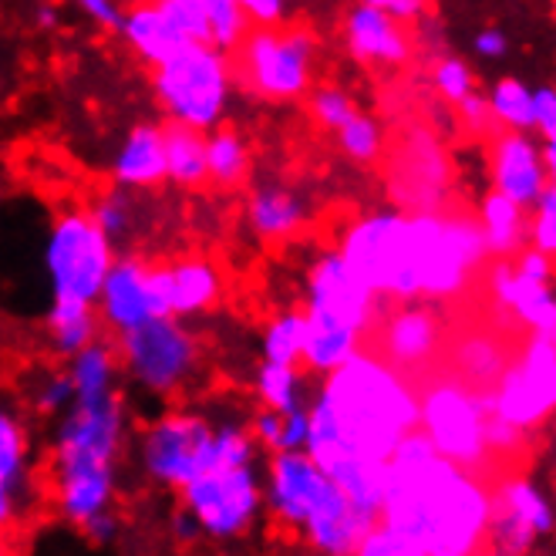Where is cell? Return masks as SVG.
<instances>
[{
    "label": "cell",
    "mask_w": 556,
    "mask_h": 556,
    "mask_svg": "<svg viewBox=\"0 0 556 556\" xmlns=\"http://www.w3.org/2000/svg\"><path fill=\"white\" fill-rule=\"evenodd\" d=\"M412 429H418V381L362 348L307 399L304 452L348 500L378 513L384 463Z\"/></svg>",
    "instance_id": "1"
},
{
    "label": "cell",
    "mask_w": 556,
    "mask_h": 556,
    "mask_svg": "<svg viewBox=\"0 0 556 556\" xmlns=\"http://www.w3.org/2000/svg\"><path fill=\"white\" fill-rule=\"evenodd\" d=\"M489 509V479L442 459L418 429L391 448L378 519L412 536L425 556H482Z\"/></svg>",
    "instance_id": "2"
},
{
    "label": "cell",
    "mask_w": 556,
    "mask_h": 556,
    "mask_svg": "<svg viewBox=\"0 0 556 556\" xmlns=\"http://www.w3.org/2000/svg\"><path fill=\"white\" fill-rule=\"evenodd\" d=\"M132 421L118 391L75 399L58 415L51 435V506L58 519L81 530L88 519L118 506L122 463Z\"/></svg>",
    "instance_id": "3"
},
{
    "label": "cell",
    "mask_w": 556,
    "mask_h": 556,
    "mask_svg": "<svg viewBox=\"0 0 556 556\" xmlns=\"http://www.w3.org/2000/svg\"><path fill=\"white\" fill-rule=\"evenodd\" d=\"M408 256L418 277L421 301H455L469 290L472 277L485 267L489 250L482 226L463 210L412 213L408 223Z\"/></svg>",
    "instance_id": "4"
},
{
    "label": "cell",
    "mask_w": 556,
    "mask_h": 556,
    "mask_svg": "<svg viewBox=\"0 0 556 556\" xmlns=\"http://www.w3.org/2000/svg\"><path fill=\"white\" fill-rule=\"evenodd\" d=\"M489 391L466 384L445 371L418 378V432L432 442L442 459L489 476L496 469L485 445Z\"/></svg>",
    "instance_id": "5"
},
{
    "label": "cell",
    "mask_w": 556,
    "mask_h": 556,
    "mask_svg": "<svg viewBox=\"0 0 556 556\" xmlns=\"http://www.w3.org/2000/svg\"><path fill=\"white\" fill-rule=\"evenodd\" d=\"M179 506L213 543H240L264 522V469L256 463H210L179 489Z\"/></svg>",
    "instance_id": "6"
},
{
    "label": "cell",
    "mask_w": 556,
    "mask_h": 556,
    "mask_svg": "<svg viewBox=\"0 0 556 556\" xmlns=\"http://www.w3.org/2000/svg\"><path fill=\"white\" fill-rule=\"evenodd\" d=\"M408 216L405 213H368L341 233L338 253L344 267L365 283L378 301L412 304L421 301L418 277L408 256Z\"/></svg>",
    "instance_id": "7"
},
{
    "label": "cell",
    "mask_w": 556,
    "mask_h": 556,
    "mask_svg": "<svg viewBox=\"0 0 556 556\" xmlns=\"http://www.w3.org/2000/svg\"><path fill=\"white\" fill-rule=\"evenodd\" d=\"M155 98L173 122L210 132L226 115L233 88L230 54L213 45H186L155 68Z\"/></svg>",
    "instance_id": "8"
},
{
    "label": "cell",
    "mask_w": 556,
    "mask_h": 556,
    "mask_svg": "<svg viewBox=\"0 0 556 556\" xmlns=\"http://www.w3.org/2000/svg\"><path fill=\"white\" fill-rule=\"evenodd\" d=\"M118 368L152 399H176L200 371L203 348L179 317H149L132 331H122Z\"/></svg>",
    "instance_id": "9"
},
{
    "label": "cell",
    "mask_w": 556,
    "mask_h": 556,
    "mask_svg": "<svg viewBox=\"0 0 556 556\" xmlns=\"http://www.w3.org/2000/svg\"><path fill=\"white\" fill-rule=\"evenodd\" d=\"M216 421L195 408H169L146 421L136 435V463L149 485L179 489L210 466Z\"/></svg>",
    "instance_id": "10"
},
{
    "label": "cell",
    "mask_w": 556,
    "mask_h": 556,
    "mask_svg": "<svg viewBox=\"0 0 556 556\" xmlns=\"http://www.w3.org/2000/svg\"><path fill=\"white\" fill-rule=\"evenodd\" d=\"M314 38L307 30H280L253 24L230 51V68L240 81L270 102H293L311 88L314 75Z\"/></svg>",
    "instance_id": "11"
},
{
    "label": "cell",
    "mask_w": 556,
    "mask_h": 556,
    "mask_svg": "<svg viewBox=\"0 0 556 556\" xmlns=\"http://www.w3.org/2000/svg\"><path fill=\"white\" fill-rule=\"evenodd\" d=\"M556 408V334H536L522 341L509 365L489 388V415L509 421L522 435L546 429Z\"/></svg>",
    "instance_id": "12"
},
{
    "label": "cell",
    "mask_w": 556,
    "mask_h": 556,
    "mask_svg": "<svg viewBox=\"0 0 556 556\" xmlns=\"http://www.w3.org/2000/svg\"><path fill=\"white\" fill-rule=\"evenodd\" d=\"M112 264L115 243L98 230L88 210H72L54 219L45 243V267L54 298L94 304Z\"/></svg>",
    "instance_id": "13"
},
{
    "label": "cell",
    "mask_w": 556,
    "mask_h": 556,
    "mask_svg": "<svg viewBox=\"0 0 556 556\" xmlns=\"http://www.w3.org/2000/svg\"><path fill=\"white\" fill-rule=\"evenodd\" d=\"M556 513L546 489L527 472H503L493 485V509L482 556H536L553 536Z\"/></svg>",
    "instance_id": "14"
},
{
    "label": "cell",
    "mask_w": 556,
    "mask_h": 556,
    "mask_svg": "<svg viewBox=\"0 0 556 556\" xmlns=\"http://www.w3.org/2000/svg\"><path fill=\"white\" fill-rule=\"evenodd\" d=\"M98 320L115 334L132 331L149 317H173L169 304V267H149L136 256H115L105 283L94 301Z\"/></svg>",
    "instance_id": "15"
},
{
    "label": "cell",
    "mask_w": 556,
    "mask_h": 556,
    "mask_svg": "<svg viewBox=\"0 0 556 556\" xmlns=\"http://www.w3.org/2000/svg\"><path fill=\"white\" fill-rule=\"evenodd\" d=\"M260 469H264V509L270 522L283 533H298L311 509L331 489V479L304 448L270 452Z\"/></svg>",
    "instance_id": "16"
},
{
    "label": "cell",
    "mask_w": 556,
    "mask_h": 556,
    "mask_svg": "<svg viewBox=\"0 0 556 556\" xmlns=\"http://www.w3.org/2000/svg\"><path fill=\"white\" fill-rule=\"evenodd\" d=\"M375 351L408 378H425L445 351V324L439 311L418 301L391 311L375 331Z\"/></svg>",
    "instance_id": "17"
},
{
    "label": "cell",
    "mask_w": 556,
    "mask_h": 556,
    "mask_svg": "<svg viewBox=\"0 0 556 556\" xmlns=\"http://www.w3.org/2000/svg\"><path fill=\"white\" fill-rule=\"evenodd\" d=\"M391 192L412 213H432L448 192V159L439 139L425 128H412L395 146Z\"/></svg>",
    "instance_id": "18"
},
{
    "label": "cell",
    "mask_w": 556,
    "mask_h": 556,
    "mask_svg": "<svg viewBox=\"0 0 556 556\" xmlns=\"http://www.w3.org/2000/svg\"><path fill=\"white\" fill-rule=\"evenodd\" d=\"M304 311L344 320L362 334H371L378 317V298L365 283H357V277L344 267L338 250H324L311 260Z\"/></svg>",
    "instance_id": "19"
},
{
    "label": "cell",
    "mask_w": 556,
    "mask_h": 556,
    "mask_svg": "<svg viewBox=\"0 0 556 556\" xmlns=\"http://www.w3.org/2000/svg\"><path fill=\"white\" fill-rule=\"evenodd\" d=\"M375 522H378V513L357 506L331 482V489H327L324 500L311 509V516L301 522V530L293 536H298L314 556H351L354 546L362 543V536Z\"/></svg>",
    "instance_id": "20"
},
{
    "label": "cell",
    "mask_w": 556,
    "mask_h": 556,
    "mask_svg": "<svg viewBox=\"0 0 556 556\" xmlns=\"http://www.w3.org/2000/svg\"><path fill=\"white\" fill-rule=\"evenodd\" d=\"M489 173H493V189L522 210H530L543 186L553 182V173L540 159V146L527 132H513V128H503L500 136H493Z\"/></svg>",
    "instance_id": "21"
},
{
    "label": "cell",
    "mask_w": 556,
    "mask_h": 556,
    "mask_svg": "<svg viewBox=\"0 0 556 556\" xmlns=\"http://www.w3.org/2000/svg\"><path fill=\"white\" fill-rule=\"evenodd\" d=\"M344 45L357 61L381 64V68H399L412 58V45L402 24L362 4V0L344 17Z\"/></svg>",
    "instance_id": "22"
},
{
    "label": "cell",
    "mask_w": 556,
    "mask_h": 556,
    "mask_svg": "<svg viewBox=\"0 0 556 556\" xmlns=\"http://www.w3.org/2000/svg\"><path fill=\"white\" fill-rule=\"evenodd\" d=\"M442 354H445V368L455 378H463L466 384L482 388V391H489L496 384V378L503 375V368L513 357L509 344L493 331H466V334L455 338Z\"/></svg>",
    "instance_id": "23"
},
{
    "label": "cell",
    "mask_w": 556,
    "mask_h": 556,
    "mask_svg": "<svg viewBox=\"0 0 556 556\" xmlns=\"http://www.w3.org/2000/svg\"><path fill=\"white\" fill-rule=\"evenodd\" d=\"M304 348H301V368L324 378L331 375L334 368H341L351 354H357L365 348V338L357 327L334 320V317H324V314H307L304 311Z\"/></svg>",
    "instance_id": "24"
},
{
    "label": "cell",
    "mask_w": 556,
    "mask_h": 556,
    "mask_svg": "<svg viewBox=\"0 0 556 556\" xmlns=\"http://www.w3.org/2000/svg\"><path fill=\"white\" fill-rule=\"evenodd\" d=\"M112 176L122 189H155L166 179L162 125H136L112 159Z\"/></svg>",
    "instance_id": "25"
},
{
    "label": "cell",
    "mask_w": 556,
    "mask_h": 556,
    "mask_svg": "<svg viewBox=\"0 0 556 556\" xmlns=\"http://www.w3.org/2000/svg\"><path fill=\"white\" fill-rule=\"evenodd\" d=\"M247 219L253 226V233L260 240L283 243L290 237H298L307 223V206L298 192H290L283 186H264L250 195L247 203Z\"/></svg>",
    "instance_id": "26"
},
{
    "label": "cell",
    "mask_w": 556,
    "mask_h": 556,
    "mask_svg": "<svg viewBox=\"0 0 556 556\" xmlns=\"http://www.w3.org/2000/svg\"><path fill=\"white\" fill-rule=\"evenodd\" d=\"M219 293H223V277L210 260L186 256L169 267L173 317L186 320V317H200V314L213 311L219 304Z\"/></svg>",
    "instance_id": "27"
},
{
    "label": "cell",
    "mask_w": 556,
    "mask_h": 556,
    "mask_svg": "<svg viewBox=\"0 0 556 556\" xmlns=\"http://www.w3.org/2000/svg\"><path fill=\"white\" fill-rule=\"evenodd\" d=\"M118 35L149 64V68H159L162 61H169L173 54H179L189 45L179 30L162 17V11L155 4H139L136 11L122 14Z\"/></svg>",
    "instance_id": "28"
},
{
    "label": "cell",
    "mask_w": 556,
    "mask_h": 556,
    "mask_svg": "<svg viewBox=\"0 0 556 556\" xmlns=\"http://www.w3.org/2000/svg\"><path fill=\"white\" fill-rule=\"evenodd\" d=\"M476 219L482 226L489 260H509L527 247V210L506 200L503 192H485Z\"/></svg>",
    "instance_id": "29"
},
{
    "label": "cell",
    "mask_w": 556,
    "mask_h": 556,
    "mask_svg": "<svg viewBox=\"0 0 556 556\" xmlns=\"http://www.w3.org/2000/svg\"><path fill=\"white\" fill-rule=\"evenodd\" d=\"M162 149H166V179L179 189L206 186V132L182 122L162 125Z\"/></svg>",
    "instance_id": "30"
},
{
    "label": "cell",
    "mask_w": 556,
    "mask_h": 556,
    "mask_svg": "<svg viewBox=\"0 0 556 556\" xmlns=\"http://www.w3.org/2000/svg\"><path fill=\"white\" fill-rule=\"evenodd\" d=\"M98 331H102V320H98L94 304L75 301V298H54L51 301L48 334H51V344L61 357H72L85 344L98 341Z\"/></svg>",
    "instance_id": "31"
},
{
    "label": "cell",
    "mask_w": 556,
    "mask_h": 556,
    "mask_svg": "<svg viewBox=\"0 0 556 556\" xmlns=\"http://www.w3.org/2000/svg\"><path fill=\"white\" fill-rule=\"evenodd\" d=\"M68 378L75 384V399H98L118 391V354L105 341H91L68 357Z\"/></svg>",
    "instance_id": "32"
},
{
    "label": "cell",
    "mask_w": 556,
    "mask_h": 556,
    "mask_svg": "<svg viewBox=\"0 0 556 556\" xmlns=\"http://www.w3.org/2000/svg\"><path fill=\"white\" fill-rule=\"evenodd\" d=\"M250 176V149L237 128H210L206 136V182L237 189Z\"/></svg>",
    "instance_id": "33"
},
{
    "label": "cell",
    "mask_w": 556,
    "mask_h": 556,
    "mask_svg": "<svg viewBox=\"0 0 556 556\" xmlns=\"http://www.w3.org/2000/svg\"><path fill=\"white\" fill-rule=\"evenodd\" d=\"M0 476L24 489L35 485V445H30V432L24 418L4 402H0Z\"/></svg>",
    "instance_id": "34"
},
{
    "label": "cell",
    "mask_w": 556,
    "mask_h": 556,
    "mask_svg": "<svg viewBox=\"0 0 556 556\" xmlns=\"http://www.w3.org/2000/svg\"><path fill=\"white\" fill-rule=\"evenodd\" d=\"M247 432L253 435L260 452H293L304 448L307 442V405L293 412H274V408H256Z\"/></svg>",
    "instance_id": "35"
},
{
    "label": "cell",
    "mask_w": 556,
    "mask_h": 556,
    "mask_svg": "<svg viewBox=\"0 0 556 556\" xmlns=\"http://www.w3.org/2000/svg\"><path fill=\"white\" fill-rule=\"evenodd\" d=\"M253 391L260 408H274V412H293L307 405V378L301 365H270L260 362Z\"/></svg>",
    "instance_id": "36"
},
{
    "label": "cell",
    "mask_w": 556,
    "mask_h": 556,
    "mask_svg": "<svg viewBox=\"0 0 556 556\" xmlns=\"http://www.w3.org/2000/svg\"><path fill=\"white\" fill-rule=\"evenodd\" d=\"M304 311L290 307L270 317L264 327V338H260V362L270 365H301V348H304Z\"/></svg>",
    "instance_id": "37"
},
{
    "label": "cell",
    "mask_w": 556,
    "mask_h": 556,
    "mask_svg": "<svg viewBox=\"0 0 556 556\" xmlns=\"http://www.w3.org/2000/svg\"><path fill=\"white\" fill-rule=\"evenodd\" d=\"M509 317H516L522 327H527V331L556 334V298H553V287L516 277V290H513V301H509Z\"/></svg>",
    "instance_id": "38"
},
{
    "label": "cell",
    "mask_w": 556,
    "mask_h": 556,
    "mask_svg": "<svg viewBox=\"0 0 556 556\" xmlns=\"http://www.w3.org/2000/svg\"><path fill=\"white\" fill-rule=\"evenodd\" d=\"M485 105L493 122L503 128H513V132H530L533 128V88H527L519 78L496 81Z\"/></svg>",
    "instance_id": "39"
},
{
    "label": "cell",
    "mask_w": 556,
    "mask_h": 556,
    "mask_svg": "<svg viewBox=\"0 0 556 556\" xmlns=\"http://www.w3.org/2000/svg\"><path fill=\"white\" fill-rule=\"evenodd\" d=\"M334 136H338L341 155L357 162V166H375L384 152V128L378 118H371L365 112H354Z\"/></svg>",
    "instance_id": "40"
},
{
    "label": "cell",
    "mask_w": 556,
    "mask_h": 556,
    "mask_svg": "<svg viewBox=\"0 0 556 556\" xmlns=\"http://www.w3.org/2000/svg\"><path fill=\"white\" fill-rule=\"evenodd\" d=\"M203 14H206V27H210V45L223 54H230L240 38L253 27L247 11L240 8V0H200Z\"/></svg>",
    "instance_id": "41"
},
{
    "label": "cell",
    "mask_w": 556,
    "mask_h": 556,
    "mask_svg": "<svg viewBox=\"0 0 556 556\" xmlns=\"http://www.w3.org/2000/svg\"><path fill=\"white\" fill-rule=\"evenodd\" d=\"M88 216L94 219V226L102 230L112 243L122 240L128 230H132V219H136V210H132V200H128V189H109L94 200V206L88 210Z\"/></svg>",
    "instance_id": "42"
},
{
    "label": "cell",
    "mask_w": 556,
    "mask_h": 556,
    "mask_svg": "<svg viewBox=\"0 0 556 556\" xmlns=\"http://www.w3.org/2000/svg\"><path fill=\"white\" fill-rule=\"evenodd\" d=\"M527 243L540 253H556V186H543L527 216Z\"/></svg>",
    "instance_id": "43"
},
{
    "label": "cell",
    "mask_w": 556,
    "mask_h": 556,
    "mask_svg": "<svg viewBox=\"0 0 556 556\" xmlns=\"http://www.w3.org/2000/svg\"><path fill=\"white\" fill-rule=\"evenodd\" d=\"M189 45H210V27L200 0H152Z\"/></svg>",
    "instance_id": "44"
},
{
    "label": "cell",
    "mask_w": 556,
    "mask_h": 556,
    "mask_svg": "<svg viewBox=\"0 0 556 556\" xmlns=\"http://www.w3.org/2000/svg\"><path fill=\"white\" fill-rule=\"evenodd\" d=\"M351 556H425V549L405 536L402 530L395 527H388V522H375V527L362 536V543L354 546Z\"/></svg>",
    "instance_id": "45"
},
{
    "label": "cell",
    "mask_w": 556,
    "mask_h": 556,
    "mask_svg": "<svg viewBox=\"0 0 556 556\" xmlns=\"http://www.w3.org/2000/svg\"><path fill=\"white\" fill-rule=\"evenodd\" d=\"M357 112V102L338 85H324L311 94V115L327 132H338V128Z\"/></svg>",
    "instance_id": "46"
},
{
    "label": "cell",
    "mask_w": 556,
    "mask_h": 556,
    "mask_svg": "<svg viewBox=\"0 0 556 556\" xmlns=\"http://www.w3.org/2000/svg\"><path fill=\"white\" fill-rule=\"evenodd\" d=\"M527 442H530V435H522L519 429H513L509 421H503L496 415L485 418V445H489V455H493L496 469L519 459L522 448H527Z\"/></svg>",
    "instance_id": "47"
},
{
    "label": "cell",
    "mask_w": 556,
    "mask_h": 556,
    "mask_svg": "<svg viewBox=\"0 0 556 556\" xmlns=\"http://www.w3.org/2000/svg\"><path fill=\"white\" fill-rule=\"evenodd\" d=\"M30 402H35V412L45 415V418H58L64 408H68L75 402V384L68 378V371H51L38 381L35 395H30Z\"/></svg>",
    "instance_id": "48"
},
{
    "label": "cell",
    "mask_w": 556,
    "mask_h": 556,
    "mask_svg": "<svg viewBox=\"0 0 556 556\" xmlns=\"http://www.w3.org/2000/svg\"><path fill=\"white\" fill-rule=\"evenodd\" d=\"M435 91L445 98V102H463L469 91H476V75L463 58H442L432 72Z\"/></svg>",
    "instance_id": "49"
},
{
    "label": "cell",
    "mask_w": 556,
    "mask_h": 556,
    "mask_svg": "<svg viewBox=\"0 0 556 556\" xmlns=\"http://www.w3.org/2000/svg\"><path fill=\"white\" fill-rule=\"evenodd\" d=\"M30 506V489L0 476V536H8Z\"/></svg>",
    "instance_id": "50"
},
{
    "label": "cell",
    "mask_w": 556,
    "mask_h": 556,
    "mask_svg": "<svg viewBox=\"0 0 556 556\" xmlns=\"http://www.w3.org/2000/svg\"><path fill=\"white\" fill-rule=\"evenodd\" d=\"M509 264H513L516 277H522V280H533V283H549L553 280V256L549 253H540L530 243L522 247L519 253H513Z\"/></svg>",
    "instance_id": "51"
},
{
    "label": "cell",
    "mask_w": 556,
    "mask_h": 556,
    "mask_svg": "<svg viewBox=\"0 0 556 556\" xmlns=\"http://www.w3.org/2000/svg\"><path fill=\"white\" fill-rule=\"evenodd\" d=\"M530 132H540V139H556V91L553 85H540L533 91V128Z\"/></svg>",
    "instance_id": "52"
},
{
    "label": "cell",
    "mask_w": 556,
    "mask_h": 556,
    "mask_svg": "<svg viewBox=\"0 0 556 556\" xmlns=\"http://www.w3.org/2000/svg\"><path fill=\"white\" fill-rule=\"evenodd\" d=\"M455 109H459V118L463 125L469 128V132L476 136H485V132H493V115H489V105H485V98H479L476 91H469L463 102H455Z\"/></svg>",
    "instance_id": "53"
},
{
    "label": "cell",
    "mask_w": 556,
    "mask_h": 556,
    "mask_svg": "<svg viewBox=\"0 0 556 556\" xmlns=\"http://www.w3.org/2000/svg\"><path fill=\"white\" fill-rule=\"evenodd\" d=\"M118 530H122V519H118V509L112 513H102V516H94L88 519L85 527H81V536L94 546H109L118 540Z\"/></svg>",
    "instance_id": "54"
},
{
    "label": "cell",
    "mask_w": 556,
    "mask_h": 556,
    "mask_svg": "<svg viewBox=\"0 0 556 556\" xmlns=\"http://www.w3.org/2000/svg\"><path fill=\"white\" fill-rule=\"evenodd\" d=\"M362 4L388 14L391 21H399V24H412L425 14V8H429V0H362Z\"/></svg>",
    "instance_id": "55"
},
{
    "label": "cell",
    "mask_w": 556,
    "mask_h": 556,
    "mask_svg": "<svg viewBox=\"0 0 556 556\" xmlns=\"http://www.w3.org/2000/svg\"><path fill=\"white\" fill-rule=\"evenodd\" d=\"M240 8L247 11L250 24L280 27V21L287 14V0H240Z\"/></svg>",
    "instance_id": "56"
},
{
    "label": "cell",
    "mask_w": 556,
    "mask_h": 556,
    "mask_svg": "<svg viewBox=\"0 0 556 556\" xmlns=\"http://www.w3.org/2000/svg\"><path fill=\"white\" fill-rule=\"evenodd\" d=\"M75 8H81V14H88L98 27L118 30L122 27V8L115 0H72Z\"/></svg>",
    "instance_id": "57"
},
{
    "label": "cell",
    "mask_w": 556,
    "mask_h": 556,
    "mask_svg": "<svg viewBox=\"0 0 556 556\" xmlns=\"http://www.w3.org/2000/svg\"><path fill=\"white\" fill-rule=\"evenodd\" d=\"M472 48H476V54H482L489 61H500L509 51V38L503 35L500 27H485V30H479V35H476Z\"/></svg>",
    "instance_id": "58"
},
{
    "label": "cell",
    "mask_w": 556,
    "mask_h": 556,
    "mask_svg": "<svg viewBox=\"0 0 556 556\" xmlns=\"http://www.w3.org/2000/svg\"><path fill=\"white\" fill-rule=\"evenodd\" d=\"M169 527H173V536L179 540V543H192V540H200V530H195V522H192V516L179 506L176 513H173V519H169Z\"/></svg>",
    "instance_id": "59"
},
{
    "label": "cell",
    "mask_w": 556,
    "mask_h": 556,
    "mask_svg": "<svg viewBox=\"0 0 556 556\" xmlns=\"http://www.w3.org/2000/svg\"><path fill=\"white\" fill-rule=\"evenodd\" d=\"M35 17H38V27H54V24H58V8H51V4H41Z\"/></svg>",
    "instance_id": "60"
},
{
    "label": "cell",
    "mask_w": 556,
    "mask_h": 556,
    "mask_svg": "<svg viewBox=\"0 0 556 556\" xmlns=\"http://www.w3.org/2000/svg\"><path fill=\"white\" fill-rule=\"evenodd\" d=\"M0 556H11V546L4 543V536H0Z\"/></svg>",
    "instance_id": "61"
},
{
    "label": "cell",
    "mask_w": 556,
    "mask_h": 556,
    "mask_svg": "<svg viewBox=\"0 0 556 556\" xmlns=\"http://www.w3.org/2000/svg\"><path fill=\"white\" fill-rule=\"evenodd\" d=\"M311 556H314V553H311Z\"/></svg>",
    "instance_id": "62"
}]
</instances>
